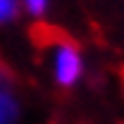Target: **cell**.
Listing matches in <instances>:
<instances>
[{"instance_id":"cell-1","label":"cell","mask_w":124,"mask_h":124,"mask_svg":"<svg viewBox=\"0 0 124 124\" xmlns=\"http://www.w3.org/2000/svg\"><path fill=\"white\" fill-rule=\"evenodd\" d=\"M51 66H53V78L61 86H74L81 76V53L71 41L56 36L51 48Z\"/></svg>"},{"instance_id":"cell-2","label":"cell","mask_w":124,"mask_h":124,"mask_svg":"<svg viewBox=\"0 0 124 124\" xmlns=\"http://www.w3.org/2000/svg\"><path fill=\"white\" fill-rule=\"evenodd\" d=\"M15 114H18L15 99L8 91H3V86H0V124H10L15 119Z\"/></svg>"},{"instance_id":"cell-3","label":"cell","mask_w":124,"mask_h":124,"mask_svg":"<svg viewBox=\"0 0 124 124\" xmlns=\"http://www.w3.org/2000/svg\"><path fill=\"white\" fill-rule=\"evenodd\" d=\"M18 5L20 0H0V23H8L18 15Z\"/></svg>"},{"instance_id":"cell-4","label":"cell","mask_w":124,"mask_h":124,"mask_svg":"<svg viewBox=\"0 0 124 124\" xmlns=\"http://www.w3.org/2000/svg\"><path fill=\"white\" fill-rule=\"evenodd\" d=\"M23 5L28 8V13H33V15H43V10L48 8V0H23Z\"/></svg>"}]
</instances>
